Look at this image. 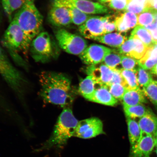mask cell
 Masks as SVG:
<instances>
[{
    "label": "cell",
    "instance_id": "cell-20",
    "mask_svg": "<svg viewBox=\"0 0 157 157\" xmlns=\"http://www.w3.org/2000/svg\"><path fill=\"white\" fill-rule=\"evenodd\" d=\"M93 40L112 48H118L127 40V37L122 33H112L97 37Z\"/></svg>",
    "mask_w": 157,
    "mask_h": 157
},
{
    "label": "cell",
    "instance_id": "cell-25",
    "mask_svg": "<svg viewBox=\"0 0 157 157\" xmlns=\"http://www.w3.org/2000/svg\"><path fill=\"white\" fill-rule=\"evenodd\" d=\"M129 38H135L139 39L148 47L154 43V39L150 31L144 27L137 25L131 32Z\"/></svg>",
    "mask_w": 157,
    "mask_h": 157
},
{
    "label": "cell",
    "instance_id": "cell-26",
    "mask_svg": "<svg viewBox=\"0 0 157 157\" xmlns=\"http://www.w3.org/2000/svg\"><path fill=\"white\" fill-rule=\"evenodd\" d=\"M123 80V85L127 90L137 89L140 88L137 82L136 70H127L121 69Z\"/></svg>",
    "mask_w": 157,
    "mask_h": 157
},
{
    "label": "cell",
    "instance_id": "cell-33",
    "mask_svg": "<svg viewBox=\"0 0 157 157\" xmlns=\"http://www.w3.org/2000/svg\"><path fill=\"white\" fill-rule=\"evenodd\" d=\"M117 16V15L108 14L102 17L105 34L112 33L116 30V22Z\"/></svg>",
    "mask_w": 157,
    "mask_h": 157
},
{
    "label": "cell",
    "instance_id": "cell-37",
    "mask_svg": "<svg viewBox=\"0 0 157 157\" xmlns=\"http://www.w3.org/2000/svg\"><path fill=\"white\" fill-rule=\"evenodd\" d=\"M132 1L129 3L125 11L131 12L138 15L142 12L143 8L141 6L137 5V3H133Z\"/></svg>",
    "mask_w": 157,
    "mask_h": 157
},
{
    "label": "cell",
    "instance_id": "cell-21",
    "mask_svg": "<svg viewBox=\"0 0 157 157\" xmlns=\"http://www.w3.org/2000/svg\"><path fill=\"white\" fill-rule=\"evenodd\" d=\"M139 65L144 69L151 70L157 64V42L148 47L143 58L138 60Z\"/></svg>",
    "mask_w": 157,
    "mask_h": 157
},
{
    "label": "cell",
    "instance_id": "cell-28",
    "mask_svg": "<svg viewBox=\"0 0 157 157\" xmlns=\"http://www.w3.org/2000/svg\"><path fill=\"white\" fill-rule=\"evenodd\" d=\"M124 109L127 117L134 120L141 118L150 110L143 104L132 106L124 107Z\"/></svg>",
    "mask_w": 157,
    "mask_h": 157
},
{
    "label": "cell",
    "instance_id": "cell-34",
    "mask_svg": "<svg viewBox=\"0 0 157 157\" xmlns=\"http://www.w3.org/2000/svg\"><path fill=\"white\" fill-rule=\"evenodd\" d=\"M107 87L111 95L117 101L121 100L127 90L123 84L119 83L110 84Z\"/></svg>",
    "mask_w": 157,
    "mask_h": 157
},
{
    "label": "cell",
    "instance_id": "cell-1",
    "mask_svg": "<svg viewBox=\"0 0 157 157\" xmlns=\"http://www.w3.org/2000/svg\"><path fill=\"white\" fill-rule=\"evenodd\" d=\"M39 95L46 104L67 107L73 101L71 82L64 74L50 71L39 75Z\"/></svg>",
    "mask_w": 157,
    "mask_h": 157
},
{
    "label": "cell",
    "instance_id": "cell-22",
    "mask_svg": "<svg viewBox=\"0 0 157 157\" xmlns=\"http://www.w3.org/2000/svg\"><path fill=\"white\" fill-rule=\"evenodd\" d=\"M127 122L128 138L131 148L140 140L142 133L138 123L135 120L127 117Z\"/></svg>",
    "mask_w": 157,
    "mask_h": 157
},
{
    "label": "cell",
    "instance_id": "cell-6",
    "mask_svg": "<svg viewBox=\"0 0 157 157\" xmlns=\"http://www.w3.org/2000/svg\"><path fill=\"white\" fill-rule=\"evenodd\" d=\"M29 53L35 62L44 64L52 61L58 56L52 37L45 31L41 32L33 39Z\"/></svg>",
    "mask_w": 157,
    "mask_h": 157
},
{
    "label": "cell",
    "instance_id": "cell-36",
    "mask_svg": "<svg viewBox=\"0 0 157 157\" xmlns=\"http://www.w3.org/2000/svg\"><path fill=\"white\" fill-rule=\"evenodd\" d=\"M132 0H109L107 4L110 8L116 10L125 11Z\"/></svg>",
    "mask_w": 157,
    "mask_h": 157
},
{
    "label": "cell",
    "instance_id": "cell-19",
    "mask_svg": "<svg viewBox=\"0 0 157 157\" xmlns=\"http://www.w3.org/2000/svg\"><path fill=\"white\" fill-rule=\"evenodd\" d=\"M121 101L123 107L132 106L146 103L147 102L144 92L140 88L127 90Z\"/></svg>",
    "mask_w": 157,
    "mask_h": 157
},
{
    "label": "cell",
    "instance_id": "cell-29",
    "mask_svg": "<svg viewBox=\"0 0 157 157\" xmlns=\"http://www.w3.org/2000/svg\"><path fill=\"white\" fill-rule=\"evenodd\" d=\"M157 11L152 9H143L142 13L137 15L138 25L143 27L154 23L155 21Z\"/></svg>",
    "mask_w": 157,
    "mask_h": 157
},
{
    "label": "cell",
    "instance_id": "cell-30",
    "mask_svg": "<svg viewBox=\"0 0 157 157\" xmlns=\"http://www.w3.org/2000/svg\"><path fill=\"white\" fill-rule=\"evenodd\" d=\"M121 57L122 55L113 50L105 56L103 62L111 69H118L117 67L121 64Z\"/></svg>",
    "mask_w": 157,
    "mask_h": 157
},
{
    "label": "cell",
    "instance_id": "cell-40",
    "mask_svg": "<svg viewBox=\"0 0 157 157\" xmlns=\"http://www.w3.org/2000/svg\"><path fill=\"white\" fill-rule=\"evenodd\" d=\"M151 74L157 75V64L151 70Z\"/></svg>",
    "mask_w": 157,
    "mask_h": 157
},
{
    "label": "cell",
    "instance_id": "cell-42",
    "mask_svg": "<svg viewBox=\"0 0 157 157\" xmlns=\"http://www.w3.org/2000/svg\"><path fill=\"white\" fill-rule=\"evenodd\" d=\"M156 141H157V133L156 136Z\"/></svg>",
    "mask_w": 157,
    "mask_h": 157
},
{
    "label": "cell",
    "instance_id": "cell-15",
    "mask_svg": "<svg viewBox=\"0 0 157 157\" xmlns=\"http://www.w3.org/2000/svg\"><path fill=\"white\" fill-rule=\"evenodd\" d=\"M80 11L86 14H99L107 13L109 10L105 5L88 0H65Z\"/></svg>",
    "mask_w": 157,
    "mask_h": 157
},
{
    "label": "cell",
    "instance_id": "cell-3",
    "mask_svg": "<svg viewBox=\"0 0 157 157\" xmlns=\"http://www.w3.org/2000/svg\"><path fill=\"white\" fill-rule=\"evenodd\" d=\"M78 122L71 109L64 108L58 117L51 136L37 151L63 148L69 139L74 137Z\"/></svg>",
    "mask_w": 157,
    "mask_h": 157
},
{
    "label": "cell",
    "instance_id": "cell-43",
    "mask_svg": "<svg viewBox=\"0 0 157 157\" xmlns=\"http://www.w3.org/2000/svg\"><path fill=\"white\" fill-rule=\"evenodd\" d=\"M156 82H157V81H156Z\"/></svg>",
    "mask_w": 157,
    "mask_h": 157
},
{
    "label": "cell",
    "instance_id": "cell-4",
    "mask_svg": "<svg viewBox=\"0 0 157 157\" xmlns=\"http://www.w3.org/2000/svg\"><path fill=\"white\" fill-rule=\"evenodd\" d=\"M13 19L31 42L42 32L44 17L35 6L34 0H26L13 16Z\"/></svg>",
    "mask_w": 157,
    "mask_h": 157
},
{
    "label": "cell",
    "instance_id": "cell-2",
    "mask_svg": "<svg viewBox=\"0 0 157 157\" xmlns=\"http://www.w3.org/2000/svg\"><path fill=\"white\" fill-rule=\"evenodd\" d=\"M31 42L13 19L10 22L1 40L2 45L7 50L15 63L27 71L29 70V64L21 54L25 57L28 56Z\"/></svg>",
    "mask_w": 157,
    "mask_h": 157
},
{
    "label": "cell",
    "instance_id": "cell-7",
    "mask_svg": "<svg viewBox=\"0 0 157 157\" xmlns=\"http://www.w3.org/2000/svg\"><path fill=\"white\" fill-rule=\"evenodd\" d=\"M55 36L59 47L68 54L80 55L88 46L87 42L82 37L63 29L57 30Z\"/></svg>",
    "mask_w": 157,
    "mask_h": 157
},
{
    "label": "cell",
    "instance_id": "cell-32",
    "mask_svg": "<svg viewBox=\"0 0 157 157\" xmlns=\"http://www.w3.org/2000/svg\"><path fill=\"white\" fill-rule=\"evenodd\" d=\"M142 90L145 96L157 109V82L153 80L148 85L143 87Z\"/></svg>",
    "mask_w": 157,
    "mask_h": 157
},
{
    "label": "cell",
    "instance_id": "cell-23",
    "mask_svg": "<svg viewBox=\"0 0 157 157\" xmlns=\"http://www.w3.org/2000/svg\"><path fill=\"white\" fill-rule=\"evenodd\" d=\"M60 1L68 10L71 17L72 22L75 25H81L91 17L90 15L82 12L65 0Z\"/></svg>",
    "mask_w": 157,
    "mask_h": 157
},
{
    "label": "cell",
    "instance_id": "cell-10",
    "mask_svg": "<svg viewBox=\"0 0 157 157\" xmlns=\"http://www.w3.org/2000/svg\"><path fill=\"white\" fill-rule=\"evenodd\" d=\"M112 51L103 45L92 44L88 46L79 57L84 63L93 65L102 63L105 56Z\"/></svg>",
    "mask_w": 157,
    "mask_h": 157
},
{
    "label": "cell",
    "instance_id": "cell-27",
    "mask_svg": "<svg viewBox=\"0 0 157 157\" xmlns=\"http://www.w3.org/2000/svg\"><path fill=\"white\" fill-rule=\"evenodd\" d=\"M26 0H1V3L4 11L10 22L12 21L15 12L21 8Z\"/></svg>",
    "mask_w": 157,
    "mask_h": 157
},
{
    "label": "cell",
    "instance_id": "cell-39",
    "mask_svg": "<svg viewBox=\"0 0 157 157\" xmlns=\"http://www.w3.org/2000/svg\"><path fill=\"white\" fill-rule=\"evenodd\" d=\"M148 157H157V141L154 150Z\"/></svg>",
    "mask_w": 157,
    "mask_h": 157
},
{
    "label": "cell",
    "instance_id": "cell-5",
    "mask_svg": "<svg viewBox=\"0 0 157 157\" xmlns=\"http://www.w3.org/2000/svg\"><path fill=\"white\" fill-rule=\"evenodd\" d=\"M0 74L19 99H24L29 83L21 72L12 64L0 46Z\"/></svg>",
    "mask_w": 157,
    "mask_h": 157
},
{
    "label": "cell",
    "instance_id": "cell-11",
    "mask_svg": "<svg viewBox=\"0 0 157 157\" xmlns=\"http://www.w3.org/2000/svg\"><path fill=\"white\" fill-rule=\"evenodd\" d=\"M78 31L86 38L93 39L104 34L102 17L91 16L78 27Z\"/></svg>",
    "mask_w": 157,
    "mask_h": 157
},
{
    "label": "cell",
    "instance_id": "cell-9",
    "mask_svg": "<svg viewBox=\"0 0 157 157\" xmlns=\"http://www.w3.org/2000/svg\"><path fill=\"white\" fill-rule=\"evenodd\" d=\"M48 20L53 26H69L72 23L69 13L60 0H52L49 9Z\"/></svg>",
    "mask_w": 157,
    "mask_h": 157
},
{
    "label": "cell",
    "instance_id": "cell-24",
    "mask_svg": "<svg viewBox=\"0 0 157 157\" xmlns=\"http://www.w3.org/2000/svg\"><path fill=\"white\" fill-rule=\"evenodd\" d=\"M98 85L91 76L88 75L82 79L79 84L78 91L86 99L88 100L93 95Z\"/></svg>",
    "mask_w": 157,
    "mask_h": 157
},
{
    "label": "cell",
    "instance_id": "cell-41",
    "mask_svg": "<svg viewBox=\"0 0 157 157\" xmlns=\"http://www.w3.org/2000/svg\"><path fill=\"white\" fill-rule=\"evenodd\" d=\"M99 1L101 3H107L109 0H99Z\"/></svg>",
    "mask_w": 157,
    "mask_h": 157
},
{
    "label": "cell",
    "instance_id": "cell-17",
    "mask_svg": "<svg viewBox=\"0 0 157 157\" xmlns=\"http://www.w3.org/2000/svg\"><path fill=\"white\" fill-rule=\"evenodd\" d=\"M142 134L151 135L156 139L157 133V116L149 110L138 122Z\"/></svg>",
    "mask_w": 157,
    "mask_h": 157
},
{
    "label": "cell",
    "instance_id": "cell-31",
    "mask_svg": "<svg viewBox=\"0 0 157 157\" xmlns=\"http://www.w3.org/2000/svg\"><path fill=\"white\" fill-rule=\"evenodd\" d=\"M137 82L139 87H144L153 80L151 75L140 66L136 69Z\"/></svg>",
    "mask_w": 157,
    "mask_h": 157
},
{
    "label": "cell",
    "instance_id": "cell-8",
    "mask_svg": "<svg viewBox=\"0 0 157 157\" xmlns=\"http://www.w3.org/2000/svg\"><path fill=\"white\" fill-rule=\"evenodd\" d=\"M105 133L102 121L98 118L93 117L78 121L74 137L90 139Z\"/></svg>",
    "mask_w": 157,
    "mask_h": 157
},
{
    "label": "cell",
    "instance_id": "cell-12",
    "mask_svg": "<svg viewBox=\"0 0 157 157\" xmlns=\"http://www.w3.org/2000/svg\"><path fill=\"white\" fill-rule=\"evenodd\" d=\"M148 47L139 39L129 38L118 48V52L122 56H127L140 60L146 53Z\"/></svg>",
    "mask_w": 157,
    "mask_h": 157
},
{
    "label": "cell",
    "instance_id": "cell-38",
    "mask_svg": "<svg viewBox=\"0 0 157 157\" xmlns=\"http://www.w3.org/2000/svg\"><path fill=\"white\" fill-rule=\"evenodd\" d=\"M120 70L118 69L113 70V77L110 84L119 83L123 85V78L121 74Z\"/></svg>",
    "mask_w": 157,
    "mask_h": 157
},
{
    "label": "cell",
    "instance_id": "cell-35",
    "mask_svg": "<svg viewBox=\"0 0 157 157\" xmlns=\"http://www.w3.org/2000/svg\"><path fill=\"white\" fill-rule=\"evenodd\" d=\"M121 65L122 68L127 70H136L139 66L138 60L125 56H122Z\"/></svg>",
    "mask_w": 157,
    "mask_h": 157
},
{
    "label": "cell",
    "instance_id": "cell-13",
    "mask_svg": "<svg viewBox=\"0 0 157 157\" xmlns=\"http://www.w3.org/2000/svg\"><path fill=\"white\" fill-rule=\"evenodd\" d=\"M86 71L88 75L92 76L98 85L107 86L110 84L113 70L105 64L101 63L89 66Z\"/></svg>",
    "mask_w": 157,
    "mask_h": 157
},
{
    "label": "cell",
    "instance_id": "cell-14",
    "mask_svg": "<svg viewBox=\"0 0 157 157\" xmlns=\"http://www.w3.org/2000/svg\"><path fill=\"white\" fill-rule=\"evenodd\" d=\"M156 142L155 137L150 135L142 134L138 142L130 148L129 157H148Z\"/></svg>",
    "mask_w": 157,
    "mask_h": 157
},
{
    "label": "cell",
    "instance_id": "cell-18",
    "mask_svg": "<svg viewBox=\"0 0 157 157\" xmlns=\"http://www.w3.org/2000/svg\"><path fill=\"white\" fill-rule=\"evenodd\" d=\"M88 101L111 106L116 105L118 102L117 100L110 93L107 86H104L97 87Z\"/></svg>",
    "mask_w": 157,
    "mask_h": 157
},
{
    "label": "cell",
    "instance_id": "cell-16",
    "mask_svg": "<svg viewBox=\"0 0 157 157\" xmlns=\"http://www.w3.org/2000/svg\"><path fill=\"white\" fill-rule=\"evenodd\" d=\"M138 25L137 15L131 12L117 15L116 25L118 32L126 33L134 29Z\"/></svg>",
    "mask_w": 157,
    "mask_h": 157
}]
</instances>
